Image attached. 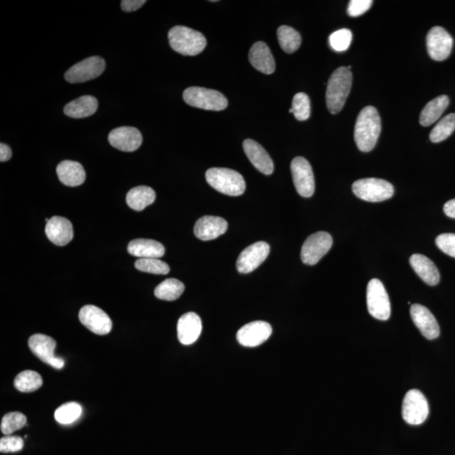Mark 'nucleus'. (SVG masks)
<instances>
[{
	"instance_id": "c9c22d12",
	"label": "nucleus",
	"mask_w": 455,
	"mask_h": 455,
	"mask_svg": "<svg viewBox=\"0 0 455 455\" xmlns=\"http://www.w3.org/2000/svg\"><path fill=\"white\" fill-rule=\"evenodd\" d=\"M27 424V417L19 411H13L6 414L1 421V432L9 436L13 432L20 430Z\"/></svg>"
},
{
	"instance_id": "dca6fc26",
	"label": "nucleus",
	"mask_w": 455,
	"mask_h": 455,
	"mask_svg": "<svg viewBox=\"0 0 455 455\" xmlns=\"http://www.w3.org/2000/svg\"><path fill=\"white\" fill-rule=\"evenodd\" d=\"M272 328L270 324L265 322H253L242 327L238 330L236 338L240 345L247 348L258 347L270 337Z\"/></svg>"
},
{
	"instance_id": "2eb2a0df",
	"label": "nucleus",
	"mask_w": 455,
	"mask_h": 455,
	"mask_svg": "<svg viewBox=\"0 0 455 455\" xmlns=\"http://www.w3.org/2000/svg\"><path fill=\"white\" fill-rule=\"evenodd\" d=\"M453 38L445 29L434 27L428 31L427 49L429 56L435 61H443L450 55Z\"/></svg>"
},
{
	"instance_id": "f03ea898",
	"label": "nucleus",
	"mask_w": 455,
	"mask_h": 455,
	"mask_svg": "<svg viewBox=\"0 0 455 455\" xmlns=\"http://www.w3.org/2000/svg\"><path fill=\"white\" fill-rule=\"evenodd\" d=\"M352 83V75L348 67L336 69L330 75L327 85L326 101L331 114H337L343 108Z\"/></svg>"
},
{
	"instance_id": "5701e85b",
	"label": "nucleus",
	"mask_w": 455,
	"mask_h": 455,
	"mask_svg": "<svg viewBox=\"0 0 455 455\" xmlns=\"http://www.w3.org/2000/svg\"><path fill=\"white\" fill-rule=\"evenodd\" d=\"M249 61L258 71L265 75L274 73L276 65L270 49L263 42H258L251 47L249 52Z\"/></svg>"
},
{
	"instance_id": "e433bc0d",
	"label": "nucleus",
	"mask_w": 455,
	"mask_h": 455,
	"mask_svg": "<svg viewBox=\"0 0 455 455\" xmlns=\"http://www.w3.org/2000/svg\"><path fill=\"white\" fill-rule=\"evenodd\" d=\"M293 114L298 121H305L311 116V101L305 93H298L294 96Z\"/></svg>"
},
{
	"instance_id": "37998d69",
	"label": "nucleus",
	"mask_w": 455,
	"mask_h": 455,
	"mask_svg": "<svg viewBox=\"0 0 455 455\" xmlns=\"http://www.w3.org/2000/svg\"><path fill=\"white\" fill-rule=\"evenodd\" d=\"M12 149H10L8 145L5 144H0V161H8L12 158Z\"/></svg>"
},
{
	"instance_id": "aec40b11",
	"label": "nucleus",
	"mask_w": 455,
	"mask_h": 455,
	"mask_svg": "<svg viewBox=\"0 0 455 455\" xmlns=\"http://www.w3.org/2000/svg\"><path fill=\"white\" fill-rule=\"evenodd\" d=\"M228 229L227 221L223 218L205 216L196 222L194 234L196 238L207 242L224 235Z\"/></svg>"
},
{
	"instance_id": "4468645a",
	"label": "nucleus",
	"mask_w": 455,
	"mask_h": 455,
	"mask_svg": "<svg viewBox=\"0 0 455 455\" xmlns=\"http://www.w3.org/2000/svg\"><path fill=\"white\" fill-rule=\"evenodd\" d=\"M269 252H270V246L264 242L254 243L246 247L240 253L237 262H236L238 272L247 274V273L256 270L267 259Z\"/></svg>"
},
{
	"instance_id": "a19ab883",
	"label": "nucleus",
	"mask_w": 455,
	"mask_h": 455,
	"mask_svg": "<svg viewBox=\"0 0 455 455\" xmlns=\"http://www.w3.org/2000/svg\"><path fill=\"white\" fill-rule=\"evenodd\" d=\"M372 0H351L349 2L348 14L352 17L362 16L372 6Z\"/></svg>"
},
{
	"instance_id": "79ce46f5",
	"label": "nucleus",
	"mask_w": 455,
	"mask_h": 455,
	"mask_svg": "<svg viewBox=\"0 0 455 455\" xmlns=\"http://www.w3.org/2000/svg\"><path fill=\"white\" fill-rule=\"evenodd\" d=\"M145 3V0H122L121 7L123 12H133L141 8Z\"/></svg>"
},
{
	"instance_id": "a211bd4d",
	"label": "nucleus",
	"mask_w": 455,
	"mask_h": 455,
	"mask_svg": "<svg viewBox=\"0 0 455 455\" xmlns=\"http://www.w3.org/2000/svg\"><path fill=\"white\" fill-rule=\"evenodd\" d=\"M410 313L411 319L422 336L428 340L436 339L439 337V323L428 308L419 304H414L411 305Z\"/></svg>"
},
{
	"instance_id": "bb28decb",
	"label": "nucleus",
	"mask_w": 455,
	"mask_h": 455,
	"mask_svg": "<svg viewBox=\"0 0 455 455\" xmlns=\"http://www.w3.org/2000/svg\"><path fill=\"white\" fill-rule=\"evenodd\" d=\"M98 101L96 97L83 96L65 105L64 114L71 118H86L96 114Z\"/></svg>"
},
{
	"instance_id": "1a4fd4ad",
	"label": "nucleus",
	"mask_w": 455,
	"mask_h": 455,
	"mask_svg": "<svg viewBox=\"0 0 455 455\" xmlns=\"http://www.w3.org/2000/svg\"><path fill=\"white\" fill-rule=\"evenodd\" d=\"M333 239L327 232L315 233L305 240L301 249V260L309 265H315L328 252Z\"/></svg>"
},
{
	"instance_id": "f8f14e48",
	"label": "nucleus",
	"mask_w": 455,
	"mask_h": 455,
	"mask_svg": "<svg viewBox=\"0 0 455 455\" xmlns=\"http://www.w3.org/2000/svg\"><path fill=\"white\" fill-rule=\"evenodd\" d=\"M29 348L34 354L54 369H62L64 360L54 355L57 342L53 338L43 334H35L28 341Z\"/></svg>"
},
{
	"instance_id": "9b49d317",
	"label": "nucleus",
	"mask_w": 455,
	"mask_h": 455,
	"mask_svg": "<svg viewBox=\"0 0 455 455\" xmlns=\"http://www.w3.org/2000/svg\"><path fill=\"white\" fill-rule=\"evenodd\" d=\"M294 187L298 194L304 198H311L314 194L315 184L314 173L311 164L304 157H296L291 162Z\"/></svg>"
},
{
	"instance_id": "7ed1b4c3",
	"label": "nucleus",
	"mask_w": 455,
	"mask_h": 455,
	"mask_svg": "<svg viewBox=\"0 0 455 455\" xmlns=\"http://www.w3.org/2000/svg\"><path fill=\"white\" fill-rule=\"evenodd\" d=\"M168 39L171 49L184 56L198 55L207 46V40L201 32L183 25L171 28Z\"/></svg>"
},
{
	"instance_id": "423d86ee",
	"label": "nucleus",
	"mask_w": 455,
	"mask_h": 455,
	"mask_svg": "<svg viewBox=\"0 0 455 455\" xmlns=\"http://www.w3.org/2000/svg\"><path fill=\"white\" fill-rule=\"evenodd\" d=\"M352 192L363 201L378 203L391 198L394 195V187L387 181L378 178H365L356 181L352 184Z\"/></svg>"
},
{
	"instance_id": "f257e3e1",
	"label": "nucleus",
	"mask_w": 455,
	"mask_h": 455,
	"mask_svg": "<svg viewBox=\"0 0 455 455\" xmlns=\"http://www.w3.org/2000/svg\"><path fill=\"white\" fill-rule=\"evenodd\" d=\"M381 132V119L377 109L366 107L356 118L354 140L360 151L369 152L376 147Z\"/></svg>"
},
{
	"instance_id": "a878e982",
	"label": "nucleus",
	"mask_w": 455,
	"mask_h": 455,
	"mask_svg": "<svg viewBox=\"0 0 455 455\" xmlns=\"http://www.w3.org/2000/svg\"><path fill=\"white\" fill-rule=\"evenodd\" d=\"M130 255L142 258H160L166 253L165 246L154 239H136L132 240L127 246Z\"/></svg>"
},
{
	"instance_id": "c85d7f7f",
	"label": "nucleus",
	"mask_w": 455,
	"mask_h": 455,
	"mask_svg": "<svg viewBox=\"0 0 455 455\" xmlns=\"http://www.w3.org/2000/svg\"><path fill=\"white\" fill-rule=\"evenodd\" d=\"M449 104L450 98L447 96H440L429 101L421 112L420 125L424 127L433 125V123L438 121Z\"/></svg>"
},
{
	"instance_id": "393cba45",
	"label": "nucleus",
	"mask_w": 455,
	"mask_h": 455,
	"mask_svg": "<svg viewBox=\"0 0 455 455\" xmlns=\"http://www.w3.org/2000/svg\"><path fill=\"white\" fill-rule=\"evenodd\" d=\"M57 174L62 183L68 187H78L86 181V171L81 164L64 160L57 166Z\"/></svg>"
},
{
	"instance_id": "4c0bfd02",
	"label": "nucleus",
	"mask_w": 455,
	"mask_h": 455,
	"mask_svg": "<svg viewBox=\"0 0 455 455\" xmlns=\"http://www.w3.org/2000/svg\"><path fill=\"white\" fill-rule=\"evenodd\" d=\"M352 34L348 29H341L330 36L329 42L331 49L337 52H344L350 47Z\"/></svg>"
},
{
	"instance_id": "7c9ffc66",
	"label": "nucleus",
	"mask_w": 455,
	"mask_h": 455,
	"mask_svg": "<svg viewBox=\"0 0 455 455\" xmlns=\"http://www.w3.org/2000/svg\"><path fill=\"white\" fill-rule=\"evenodd\" d=\"M278 39L280 47L287 53H294L300 49L301 36L294 28L282 25L278 29Z\"/></svg>"
},
{
	"instance_id": "c03bdc74",
	"label": "nucleus",
	"mask_w": 455,
	"mask_h": 455,
	"mask_svg": "<svg viewBox=\"0 0 455 455\" xmlns=\"http://www.w3.org/2000/svg\"><path fill=\"white\" fill-rule=\"evenodd\" d=\"M443 212L447 217L455 218V198L450 200L444 205Z\"/></svg>"
},
{
	"instance_id": "473e14b6",
	"label": "nucleus",
	"mask_w": 455,
	"mask_h": 455,
	"mask_svg": "<svg viewBox=\"0 0 455 455\" xmlns=\"http://www.w3.org/2000/svg\"><path fill=\"white\" fill-rule=\"evenodd\" d=\"M455 130V114H450L437 123L431 131L430 140L432 143H440L449 138Z\"/></svg>"
},
{
	"instance_id": "f704fd0d",
	"label": "nucleus",
	"mask_w": 455,
	"mask_h": 455,
	"mask_svg": "<svg viewBox=\"0 0 455 455\" xmlns=\"http://www.w3.org/2000/svg\"><path fill=\"white\" fill-rule=\"evenodd\" d=\"M135 268L138 271L157 275H166L170 272L169 265L159 258H142L136 261Z\"/></svg>"
},
{
	"instance_id": "412c9836",
	"label": "nucleus",
	"mask_w": 455,
	"mask_h": 455,
	"mask_svg": "<svg viewBox=\"0 0 455 455\" xmlns=\"http://www.w3.org/2000/svg\"><path fill=\"white\" fill-rule=\"evenodd\" d=\"M45 231L51 242L58 246L68 245L74 237L71 222L63 217L51 218L47 223Z\"/></svg>"
},
{
	"instance_id": "58836bf2",
	"label": "nucleus",
	"mask_w": 455,
	"mask_h": 455,
	"mask_svg": "<svg viewBox=\"0 0 455 455\" xmlns=\"http://www.w3.org/2000/svg\"><path fill=\"white\" fill-rule=\"evenodd\" d=\"M24 447V441L21 437L6 436L0 439V451L1 453L19 452Z\"/></svg>"
},
{
	"instance_id": "ea45409f",
	"label": "nucleus",
	"mask_w": 455,
	"mask_h": 455,
	"mask_svg": "<svg viewBox=\"0 0 455 455\" xmlns=\"http://www.w3.org/2000/svg\"><path fill=\"white\" fill-rule=\"evenodd\" d=\"M436 245L443 253L455 258V234L446 233L436 238Z\"/></svg>"
},
{
	"instance_id": "72a5a7b5",
	"label": "nucleus",
	"mask_w": 455,
	"mask_h": 455,
	"mask_svg": "<svg viewBox=\"0 0 455 455\" xmlns=\"http://www.w3.org/2000/svg\"><path fill=\"white\" fill-rule=\"evenodd\" d=\"M82 414V407L76 402L64 404L55 411L54 417L60 424L68 425L77 421Z\"/></svg>"
},
{
	"instance_id": "4be33fe9",
	"label": "nucleus",
	"mask_w": 455,
	"mask_h": 455,
	"mask_svg": "<svg viewBox=\"0 0 455 455\" xmlns=\"http://www.w3.org/2000/svg\"><path fill=\"white\" fill-rule=\"evenodd\" d=\"M243 148L247 157L256 168L264 174H271L274 170V164L265 148L252 140L243 142Z\"/></svg>"
},
{
	"instance_id": "c756f323",
	"label": "nucleus",
	"mask_w": 455,
	"mask_h": 455,
	"mask_svg": "<svg viewBox=\"0 0 455 455\" xmlns=\"http://www.w3.org/2000/svg\"><path fill=\"white\" fill-rule=\"evenodd\" d=\"M184 290L183 283L176 278H168L155 287V296L159 300L174 301L181 296Z\"/></svg>"
},
{
	"instance_id": "2f4dec72",
	"label": "nucleus",
	"mask_w": 455,
	"mask_h": 455,
	"mask_svg": "<svg viewBox=\"0 0 455 455\" xmlns=\"http://www.w3.org/2000/svg\"><path fill=\"white\" fill-rule=\"evenodd\" d=\"M43 383L42 378L38 372L25 370L14 378V387L21 392L29 393L38 391Z\"/></svg>"
},
{
	"instance_id": "0eeeda50",
	"label": "nucleus",
	"mask_w": 455,
	"mask_h": 455,
	"mask_svg": "<svg viewBox=\"0 0 455 455\" xmlns=\"http://www.w3.org/2000/svg\"><path fill=\"white\" fill-rule=\"evenodd\" d=\"M367 311L374 318L387 320L391 316V301L387 289L380 280H370L367 287Z\"/></svg>"
},
{
	"instance_id": "9d476101",
	"label": "nucleus",
	"mask_w": 455,
	"mask_h": 455,
	"mask_svg": "<svg viewBox=\"0 0 455 455\" xmlns=\"http://www.w3.org/2000/svg\"><path fill=\"white\" fill-rule=\"evenodd\" d=\"M105 62L103 57L94 56L79 62L65 73L64 78L68 83H79L90 81L103 74Z\"/></svg>"
},
{
	"instance_id": "f3484780",
	"label": "nucleus",
	"mask_w": 455,
	"mask_h": 455,
	"mask_svg": "<svg viewBox=\"0 0 455 455\" xmlns=\"http://www.w3.org/2000/svg\"><path fill=\"white\" fill-rule=\"evenodd\" d=\"M108 140L118 151L133 152L141 146L143 136L136 127H121L109 133Z\"/></svg>"
},
{
	"instance_id": "cd10ccee",
	"label": "nucleus",
	"mask_w": 455,
	"mask_h": 455,
	"mask_svg": "<svg viewBox=\"0 0 455 455\" xmlns=\"http://www.w3.org/2000/svg\"><path fill=\"white\" fill-rule=\"evenodd\" d=\"M156 198L155 192L147 185H140L127 192L126 201L131 209L142 211L151 205Z\"/></svg>"
},
{
	"instance_id": "6ab92c4d",
	"label": "nucleus",
	"mask_w": 455,
	"mask_h": 455,
	"mask_svg": "<svg viewBox=\"0 0 455 455\" xmlns=\"http://www.w3.org/2000/svg\"><path fill=\"white\" fill-rule=\"evenodd\" d=\"M202 329L201 318L196 313H185L178 320V340L183 345L194 344L201 335Z\"/></svg>"
},
{
	"instance_id": "6e6552de",
	"label": "nucleus",
	"mask_w": 455,
	"mask_h": 455,
	"mask_svg": "<svg viewBox=\"0 0 455 455\" xmlns=\"http://www.w3.org/2000/svg\"><path fill=\"white\" fill-rule=\"evenodd\" d=\"M429 406L427 399L418 389L406 393L402 403V417L407 424L420 425L427 419Z\"/></svg>"
},
{
	"instance_id": "b1692460",
	"label": "nucleus",
	"mask_w": 455,
	"mask_h": 455,
	"mask_svg": "<svg viewBox=\"0 0 455 455\" xmlns=\"http://www.w3.org/2000/svg\"><path fill=\"white\" fill-rule=\"evenodd\" d=\"M410 264L418 276L428 285L435 286L440 280L438 268L433 261L421 254H413L410 257Z\"/></svg>"
},
{
	"instance_id": "39448f33",
	"label": "nucleus",
	"mask_w": 455,
	"mask_h": 455,
	"mask_svg": "<svg viewBox=\"0 0 455 455\" xmlns=\"http://www.w3.org/2000/svg\"><path fill=\"white\" fill-rule=\"evenodd\" d=\"M185 103L191 107L207 111H223L228 107L227 98L220 91L189 87L183 93Z\"/></svg>"
},
{
	"instance_id": "ddd939ff",
	"label": "nucleus",
	"mask_w": 455,
	"mask_h": 455,
	"mask_svg": "<svg viewBox=\"0 0 455 455\" xmlns=\"http://www.w3.org/2000/svg\"><path fill=\"white\" fill-rule=\"evenodd\" d=\"M79 318L83 326L93 333L103 336L111 333L112 322L107 313L94 305H86L80 309Z\"/></svg>"
},
{
	"instance_id": "20e7f679",
	"label": "nucleus",
	"mask_w": 455,
	"mask_h": 455,
	"mask_svg": "<svg viewBox=\"0 0 455 455\" xmlns=\"http://www.w3.org/2000/svg\"><path fill=\"white\" fill-rule=\"evenodd\" d=\"M206 180L211 187L225 195L237 196L246 191L245 179L234 170L211 168L207 170Z\"/></svg>"
}]
</instances>
